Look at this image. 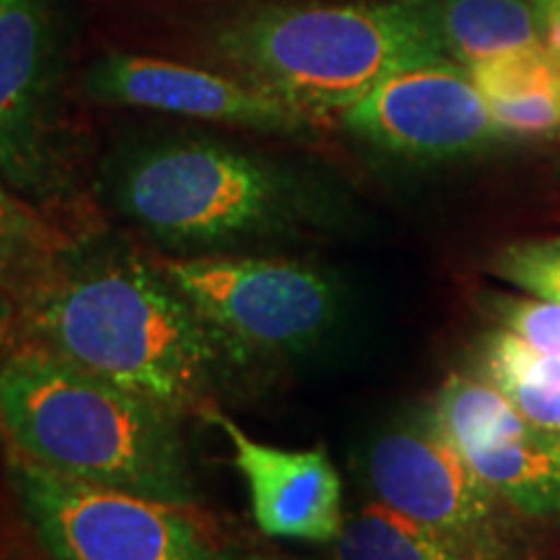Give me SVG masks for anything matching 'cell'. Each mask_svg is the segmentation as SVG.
Returning <instances> with one entry per match:
<instances>
[{
	"label": "cell",
	"instance_id": "obj_11",
	"mask_svg": "<svg viewBox=\"0 0 560 560\" xmlns=\"http://www.w3.org/2000/svg\"><path fill=\"white\" fill-rule=\"evenodd\" d=\"M83 89L94 102L236 125L265 136L306 138L317 122L270 91L185 62L132 52H107L91 62Z\"/></svg>",
	"mask_w": 560,
	"mask_h": 560
},
{
	"label": "cell",
	"instance_id": "obj_18",
	"mask_svg": "<svg viewBox=\"0 0 560 560\" xmlns=\"http://www.w3.org/2000/svg\"><path fill=\"white\" fill-rule=\"evenodd\" d=\"M495 272L535 296L560 304V236L511 244L495 260Z\"/></svg>",
	"mask_w": 560,
	"mask_h": 560
},
{
	"label": "cell",
	"instance_id": "obj_8",
	"mask_svg": "<svg viewBox=\"0 0 560 560\" xmlns=\"http://www.w3.org/2000/svg\"><path fill=\"white\" fill-rule=\"evenodd\" d=\"M58 0H0V177L26 200L62 185Z\"/></svg>",
	"mask_w": 560,
	"mask_h": 560
},
{
	"label": "cell",
	"instance_id": "obj_15",
	"mask_svg": "<svg viewBox=\"0 0 560 560\" xmlns=\"http://www.w3.org/2000/svg\"><path fill=\"white\" fill-rule=\"evenodd\" d=\"M488 382L535 429L560 433V359L540 353L520 335L501 330L482 346Z\"/></svg>",
	"mask_w": 560,
	"mask_h": 560
},
{
	"label": "cell",
	"instance_id": "obj_3",
	"mask_svg": "<svg viewBox=\"0 0 560 560\" xmlns=\"http://www.w3.org/2000/svg\"><path fill=\"white\" fill-rule=\"evenodd\" d=\"M208 47L317 125L340 120L397 70L450 58L433 0L255 5L221 19Z\"/></svg>",
	"mask_w": 560,
	"mask_h": 560
},
{
	"label": "cell",
	"instance_id": "obj_10",
	"mask_svg": "<svg viewBox=\"0 0 560 560\" xmlns=\"http://www.w3.org/2000/svg\"><path fill=\"white\" fill-rule=\"evenodd\" d=\"M431 423L511 509L527 516L560 514L552 433L535 429L493 384L454 374L439 392Z\"/></svg>",
	"mask_w": 560,
	"mask_h": 560
},
{
	"label": "cell",
	"instance_id": "obj_14",
	"mask_svg": "<svg viewBox=\"0 0 560 560\" xmlns=\"http://www.w3.org/2000/svg\"><path fill=\"white\" fill-rule=\"evenodd\" d=\"M444 50L462 66L545 45L537 0H433Z\"/></svg>",
	"mask_w": 560,
	"mask_h": 560
},
{
	"label": "cell",
	"instance_id": "obj_4",
	"mask_svg": "<svg viewBox=\"0 0 560 560\" xmlns=\"http://www.w3.org/2000/svg\"><path fill=\"white\" fill-rule=\"evenodd\" d=\"M112 192L132 223L172 247L260 240L310 213L299 177L215 140H172L130 153Z\"/></svg>",
	"mask_w": 560,
	"mask_h": 560
},
{
	"label": "cell",
	"instance_id": "obj_16",
	"mask_svg": "<svg viewBox=\"0 0 560 560\" xmlns=\"http://www.w3.org/2000/svg\"><path fill=\"white\" fill-rule=\"evenodd\" d=\"M60 236L0 177V289L24 301L60 268Z\"/></svg>",
	"mask_w": 560,
	"mask_h": 560
},
{
	"label": "cell",
	"instance_id": "obj_23",
	"mask_svg": "<svg viewBox=\"0 0 560 560\" xmlns=\"http://www.w3.org/2000/svg\"><path fill=\"white\" fill-rule=\"evenodd\" d=\"M257 560H268V558H257Z\"/></svg>",
	"mask_w": 560,
	"mask_h": 560
},
{
	"label": "cell",
	"instance_id": "obj_2",
	"mask_svg": "<svg viewBox=\"0 0 560 560\" xmlns=\"http://www.w3.org/2000/svg\"><path fill=\"white\" fill-rule=\"evenodd\" d=\"M177 420L34 340L0 359L5 439L21 457L68 478L192 503Z\"/></svg>",
	"mask_w": 560,
	"mask_h": 560
},
{
	"label": "cell",
	"instance_id": "obj_7",
	"mask_svg": "<svg viewBox=\"0 0 560 560\" xmlns=\"http://www.w3.org/2000/svg\"><path fill=\"white\" fill-rule=\"evenodd\" d=\"M369 480L384 506L457 545L475 560H522L506 501L482 486L436 425L397 429L374 441Z\"/></svg>",
	"mask_w": 560,
	"mask_h": 560
},
{
	"label": "cell",
	"instance_id": "obj_21",
	"mask_svg": "<svg viewBox=\"0 0 560 560\" xmlns=\"http://www.w3.org/2000/svg\"><path fill=\"white\" fill-rule=\"evenodd\" d=\"M540 3V16H542V30L545 24L560 21V0H537Z\"/></svg>",
	"mask_w": 560,
	"mask_h": 560
},
{
	"label": "cell",
	"instance_id": "obj_20",
	"mask_svg": "<svg viewBox=\"0 0 560 560\" xmlns=\"http://www.w3.org/2000/svg\"><path fill=\"white\" fill-rule=\"evenodd\" d=\"M13 327V304H11V293L0 289V353H3L5 342H9Z\"/></svg>",
	"mask_w": 560,
	"mask_h": 560
},
{
	"label": "cell",
	"instance_id": "obj_1",
	"mask_svg": "<svg viewBox=\"0 0 560 560\" xmlns=\"http://www.w3.org/2000/svg\"><path fill=\"white\" fill-rule=\"evenodd\" d=\"M30 340L179 418L206 408L226 350L151 260L58 268L24 301Z\"/></svg>",
	"mask_w": 560,
	"mask_h": 560
},
{
	"label": "cell",
	"instance_id": "obj_19",
	"mask_svg": "<svg viewBox=\"0 0 560 560\" xmlns=\"http://www.w3.org/2000/svg\"><path fill=\"white\" fill-rule=\"evenodd\" d=\"M493 314L509 332L560 359V304L548 299H495Z\"/></svg>",
	"mask_w": 560,
	"mask_h": 560
},
{
	"label": "cell",
	"instance_id": "obj_9",
	"mask_svg": "<svg viewBox=\"0 0 560 560\" xmlns=\"http://www.w3.org/2000/svg\"><path fill=\"white\" fill-rule=\"evenodd\" d=\"M340 125L374 149L412 161L472 156L506 136L470 68L452 58L397 70L342 112Z\"/></svg>",
	"mask_w": 560,
	"mask_h": 560
},
{
	"label": "cell",
	"instance_id": "obj_6",
	"mask_svg": "<svg viewBox=\"0 0 560 560\" xmlns=\"http://www.w3.org/2000/svg\"><path fill=\"white\" fill-rule=\"evenodd\" d=\"M226 353H293L338 317V291L319 270L268 257H153Z\"/></svg>",
	"mask_w": 560,
	"mask_h": 560
},
{
	"label": "cell",
	"instance_id": "obj_17",
	"mask_svg": "<svg viewBox=\"0 0 560 560\" xmlns=\"http://www.w3.org/2000/svg\"><path fill=\"white\" fill-rule=\"evenodd\" d=\"M335 560H475L400 511L371 503L342 524Z\"/></svg>",
	"mask_w": 560,
	"mask_h": 560
},
{
	"label": "cell",
	"instance_id": "obj_12",
	"mask_svg": "<svg viewBox=\"0 0 560 560\" xmlns=\"http://www.w3.org/2000/svg\"><path fill=\"white\" fill-rule=\"evenodd\" d=\"M202 418L226 433L231 462L249 490L257 527L270 537L304 542H335L342 532L340 475L322 446L280 450L249 436L234 418L202 408Z\"/></svg>",
	"mask_w": 560,
	"mask_h": 560
},
{
	"label": "cell",
	"instance_id": "obj_5",
	"mask_svg": "<svg viewBox=\"0 0 560 560\" xmlns=\"http://www.w3.org/2000/svg\"><path fill=\"white\" fill-rule=\"evenodd\" d=\"M11 480L52 560H229L192 503L68 478L16 452Z\"/></svg>",
	"mask_w": 560,
	"mask_h": 560
},
{
	"label": "cell",
	"instance_id": "obj_13",
	"mask_svg": "<svg viewBox=\"0 0 560 560\" xmlns=\"http://www.w3.org/2000/svg\"><path fill=\"white\" fill-rule=\"evenodd\" d=\"M467 68L506 136H560V52L535 45Z\"/></svg>",
	"mask_w": 560,
	"mask_h": 560
},
{
	"label": "cell",
	"instance_id": "obj_22",
	"mask_svg": "<svg viewBox=\"0 0 560 560\" xmlns=\"http://www.w3.org/2000/svg\"><path fill=\"white\" fill-rule=\"evenodd\" d=\"M552 452H556V457L560 462V433H552Z\"/></svg>",
	"mask_w": 560,
	"mask_h": 560
}]
</instances>
